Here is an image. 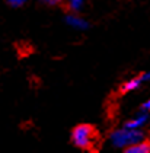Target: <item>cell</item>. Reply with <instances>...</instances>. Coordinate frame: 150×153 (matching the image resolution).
Masks as SVG:
<instances>
[{
	"label": "cell",
	"instance_id": "cell-1",
	"mask_svg": "<svg viewBox=\"0 0 150 153\" xmlns=\"http://www.w3.org/2000/svg\"><path fill=\"white\" fill-rule=\"evenodd\" d=\"M71 141L76 147L88 152H98L101 149V136L91 124L76 126L71 131Z\"/></svg>",
	"mask_w": 150,
	"mask_h": 153
},
{
	"label": "cell",
	"instance_id": "cell-2",
	"mask_svg": "<svg viewBox=\"0 0 150 153\" xmlns=\"http://www.w3.org/2000/svg\"><path fill=\"white\" fill-rule=\"evenodd\" d=\"M112 143L115 144L117 147H127V146H131L134 143L140 141L141 139H144L143 133L139 131V130L134 128H124V130H118V131H114L112 136Z\"/></svg>",
	"mask_w": 150,
	"mask_h": 153
},
{
	"label": "cell",
	"instance_id": "cell-3",
	"mask_svg": "<svg viewBox=\"0 0 150 153\" xmlns=\"http://www.w3.org/2000/svg\"><path fill=\"white\" fill-rule=\"evenodd\" d=\"M127 153H150V139H141L140 141L125 147Z\"/></svg>",
	"mask_w": 150,
	"mask_h": 153
},
{
	"label": "cell",
	"instance_id": "cell-4",
	"mask_svg": "<svg viewBox=\"0 0 150 153\" xmlns=\"http://www.w3.org/2000/svg\"><path fill=\"white\" fill-rule=\"evenodd\" d=\"M143 80V76H139V77H134V79H131V80H128L125 82L124 85H121V89H120V94H127L130 91H134V89H137L140 86V83Z\"/></svg>",
	"mask_w": 150,
	"mask_h": 153
},
{
	"label": "cell",
	"instance_id": "cell-5",
	"mask_svg": "<svg viewBox=\"0 0 150 153\" xmlns=\"http://www.w3.org/2000/svg\"><path fill=\"white\" fill-rule=\"evenodd\" d=\"M67 22H69V25H71L73 28H76V29H85V28H88V22L83 21L79 16H74V15L67 16Z\"/></svg>",
	"mask_w": 150,
	"mask_h": 153
},
{
	"label": "cell",
	"instance_id": "cell-6",
	"mask_svg": "<svg viewBox=\"0 0 150 153\" xmlns=\"http://www.w3.org/2000/svg\"><path fill=\"white\" fill-rule=\"evenodd\" d=\"M143 123H146V115H141V117L136 118V120L128 121L127 124H125V127H128V128H137V127H139V126H141Z\"/></svg>",
	"mask_w": 150,
	"mask_h": 153
},
{
	"label": "cell",
	"instance_id": "cell-7",
	"mask_svg": "<svg viewBox=\"0 0 150 153\" xmlns=\"http://www.w3.org/2000/svg\"><path fill=\"white\" fill-rule=\"evenodd\" d=\"M83 4V0H70L69 1V6L71 10H79Z\"/></svg>",
	"mask_w": 150,
	"mask_h": 153
},
{
	"label": "cell",
	"instance_id": "cell-8",
	"mask_svg": "<svg viewBox=\"0 0 150 153\" xmlns=\"http://www.w3.org/2000/svg\"><path fill=\"white\" fill-rule=\"evenodd\" d=\"M7 1H9V4L15 6V7H18V6H22L23 3H25V0H7Z\"/></svg>",
	"mask_w": 150,
	"mask_h": 153
},
{
	"label": "cell",
	"instance_id": "cell-9",
	"mask_svg": "<svg viewBox=\"0 0 150 153\" xmlns=\"http://www.w3.org/2000/svg\"><path fill=\"white\" fill-rule=\"evenodd\" d=\"M44 3H47V4H50V6H57V4H60L63 0H42Z\"/></svg>",
	"mask_w": 150,
	"mask_h": 153
},
{
	"label": "cell",
	"instance_id": "cell-10",
	"mask_svg": "<svg viewBox=\"0 0 150 153\" xmlns=\"http://www.w3.org/2000/svg\"><path fill=\"white\" fill-rule=\"evenodd\" d=\"M141 109H147V111H150V101L144 102V104L141 105Z\"/></svg>",
	"mask_w": 150,
	"mask_h": 153
}]
</instances>
